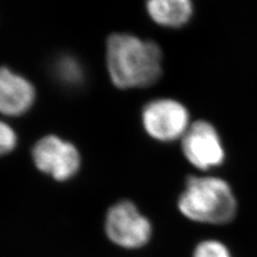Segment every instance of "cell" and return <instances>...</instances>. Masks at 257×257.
Segmentation results:
<instances>
[{
  "label": "cell",
  "instance_id": "3957f363",
  "mask_svg": "<svg viewBox=\"0 0 257 257\" xmlns=\"http://www.w3.org/2000/svg\"><path fill=\"white\" fill-rule=\"evenodd\" d=\"M145 131L156 141L170 143L182 139L190 126L188 108L174 99H156L142 111Z\"/></svg>",
  "mask_w": 257,
  "mask_h": 257
},
{
  "label": "cell",
  "instance_id": "8fae6325",
  "mask_svg": "<svg viewBox=\"0 0 257 257\" xmlns=\"http://www.w3.org/2000/svg\"><path fill=\"white\" fill-rule=\"evenodd\" d=\"M18 142V136L13 128L6 122L0 121V156L13 150Z\"/></svg>",
  "mask_w": 257,
  "mask_h": 257
},
{
  "label": "cell",
  "instance_id": "7a4b0ae2",
  "mask_svg": "<svg viewBox=\"0 0 257 257\" xmlns=\"http://www.w3.org/2000/svg\"><path fill=\"white\" fill-rule=\"evenodd\" d=\"M179 210L188 219L209 224L230 222L237 202L229 184L218 177H190L179 197Z\"/></svg>",
  "mask_w": 257,
  "mask_h": 257
},
{
  "label": "cell",
  "instance_id": "6da1fadb",
  "mask_svg": "<svg viewBox=\"0 0 257 257\" xmlns=\"http://www.w3.org/2000/svg\"><path fill=\"white\" fill-rule=\"evenodd\" d=\"M162 51L156 42L128 34H115L107 40V70L112 84L120 89L156 84L162 76Z\"/></svg>",
  "mask_w": 257,
  "mask_h": 257
},
{
  "label": "cell",
  "instance_id": "30bf717a",
  "mask_svg": "<svg viewBox=\"0 0 257 257\" xmlns=\"http://www.w3.org/2000/svg\"><path fill=\"white\" fill-rule=\"evenodd\" d=\"M193 257H231L227 247L216 240H207L200 242Z\"/></svg>",
  "mask_w": 257,
  "mask_h": 257
},
{
  "label": "cell",
  "instance_id": "52a82bcc",
  "mask_svg": "<svg viewBox=\"0 0 257 257\" xmlns=\"http://www.w3.org/2000/svg\"><path fill=\"white\" fill-rule=\"evenodd\" d=\"M36 90L28 79L7 68L0 69V114L20 116L34 104Z\"/></svg>",
  "mask_w": 257,
  "mask_h": 257
},
{
  "label": "cell",
  "instance_id": "277c9868",
  "mask_svg": "<svg viewBox=\"0 0 257 257\" xmlns=\"http://www.w3.org/2000/svg\"><path fill=\"white\" fill-rule=\"evenodd\" d=\"M151 225L133 203L122 200L112 205L105 216V232L112 243L124 248H139L151 237Z\"/></svg>",
  "mask_w": 257,
  "mask_h": 257
},
{
  "label": "cell",
  "instance_id": "ba28073f",
  "mask_svg": "<svg viewBox=\"0 0 257 257\" xmlns=\"http://www.w3.org/2000/svg\"><path fill=\"white\" fill-rule=\"evenodd\" d=\"M146 8L150 19L166 28L187 25L193 14L192 0H147Z\"/></svg>",
  "mask_w": 257,
  "mask_h": 257
},
{
  "label": "cell",
  "instance_id": "5b68a950",
  "mask_svg": "<svg viewBox=\"0 0 257 257\" xmlns=\"http://www.w3.org/2000/svg\"><path fill=\"white\" fill-rule=\"evenodd\" d=\"M181 148L189 163L202 171L220 166L225 159L221 136L206 120L190 124L181 139Z\"/></svg>",
  "mask_w": 257,
  "mask_h": 257
},
{
  "label": "cell",
  "instance_id": "8992f818",
  "mask_svg": "<svg viewBox=\"0 0 257 257\" xmlns=\"http://www.w3.org/2000/svg\"><path fill=\"white\" fill-rule=\"evenodd\" d=\"M32 158L39 171L57 181L74 177L80 166L78 150L71 143L58 136H45L32 150Z\"/></svg>",
  "mask_w": 257,
  "mask_h": 257
},
{
  "label": "cell",
  "instance_id": "9c48e42d",
  "mask_svg": "<svg viewBox=\"0 0 257 257\" xmlns=\"http://www.w3.org/2000/svg\"><path fill=\"white\" fill-rule=\"evenodd\" d=\"M55 73L60 82L67 86H77L84 79L83 68L80 67L79 62L69 56L57 61L55 66Z\"/></svg>",
  "mask_w": 257,
  "mask_h": 257
}]
</instances>
